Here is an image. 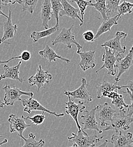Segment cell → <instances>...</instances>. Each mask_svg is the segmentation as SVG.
<instances>
[{"mask_svg":"<svg viewBox=\"0 0 133 147\" xmlns=\"http://www.w3.org/2000/svg\"><path fill=\"white\" fill-rule=\"evenodd\" d=\"M7 142H8L7 139H4L2 142L0 143V147H1L2 145H3L5 144H6L7 143Z\"/></svg>","mask_w":133,"mask_h":147,"instance_id":"obj_42","label":"cell"},{"mask_svg":"<svg viewBox=\"0 0 133 147\" xmlns=\"http://www.w3.org/2000/svg\"><path fill=\"white\" fill-rule=\"evenodd\" d=\"M11 16L12 13L11 10V5H9L8 18H7L6 21L3 23V36L1 37V38H0V44H1L2 43L10 44V43L6 42V40L13 38L16 36L17 32V25L13 24Z\"/></svg>","mask_w":133,"mask_h":147,"instance_id":"obj_14","label":"cell"},{"mask_svg":"<svg viewBox=\"0 0 133 147\" xmlns=\"http://www.w3.org/2000/svg\"><path fill=\"white\" fill-rule=\"evenodd\" d=\"M133 8V3H132L129 2L124 1L118 7L117 9V16L119 18L125 14H131L132 13V9Z\"/></svg>","mask_w":133,"mask_h":147,"instance_id":"obj_28","label":"cell"},{"mask_svg":"<svg viewBox=\"0 0 133 147\" xmlns=\"http://www.w3.org/2000/svg\"><path fill=\"white\" fill-rule=\"evenodd\" d=\"M105 48V52L103 55L102 61L104 62L103 66L96 71V73L101 71L103 69H106L108 70V75L115 76L116 75V62L121 58V55H117L115 56V53L108 47Z\"/></svg>","mask_w":133,"mask_h":147,"instance_id":"obj_5","label":"cell"},{"mask_svg":"<svg viewBox=\"0 0 133 147\" xmlns=\"http://www.w3.org/2000/svg\"><path fill=\"white\" fill-rule=\"evenodd\" d=\"M121 0H107L106 6L107 8V16H109L112 13L117 11L118 7ZM125 1V0H124Z\"/></svg>","mask_w":133,"mask_h":147,"instance_id":"obj_32","label":"cell"},{"mask_svg":"<svg viewBox=\"0 0 133 147\" xmlns=\"http://www.w3.org/2000/svg\"><path fill=\"white\" fill-rule=\"evenodd\" d=\"M96 114L101 122V126H108L109 123H107V121H112L113 118L117 110L113 109L107 102L104 104H99L96 105Z\"/></svg>","mask_w":133,"mask_h":147,"instance_id":"obj_11","label":"cell"},{"mask_svg":"<svg viewBox=\"0 0 133 147\" xmlns=\"http://www.w3.org/2000/svg\"><path fill=\"white\" fill-rule=\"evenodd\" d=\"M13 59H14V57H12L10 59L7 60V61H0V65H5V64H6L7 63H9V62H10L11 61H12Z\"/></svg>","mask_w":133,"mask_h":147,"instance_id":"obj_39","label":"cell"},{"mask_svg":"<svg viewBox=\"0 0 133 147\" xmlns=\"http://www.w3.org/2000/svg\"><path fill=\"white\" fill-rule=\"evenodd\" d=\"M2 136H1V135H0V138H2Z\"/></svg>","mask_w":133,"mask_h":147,"instance_id":"obj_46","label":"cell"},{"mask_svg":"<svg viewBox=\"0 0 133 147\" xmlns=\"http://www.w3.org/2000/svg\"><path fill=\"white\" fill-rule=\"evenodd\" d=\"M41 19L42 25L45 30L49 28L48 22L52 18V9L51 0H44L41 8Z\"/></svg>","mask_w":133,"mask_h":147,"instance_id":"obj_21","label":"cell"},{"mask_svg":"<svg viewBox=\"0 0 133 147\" xmlns=\"http://www.w3.org/2000/svg\"><path fill=\"white\" fill-rule=\"evenodd\" d=\"M52 79V75L49 73L48 71L43 70L41 66L38 65L36 73L28 79V82L30 84V86H36L38 92L40 88L44 87L45 84L48 85Z\"/></svg>","mask_w":133,"mask_h":147,"instance_id":"obj_7","label":"cell"},{"mask_svg":"<svg viewBox=\"0 0 133 147\" xmlns=\"http://www.w3.org/2000/svg\"><path fill=\"white\" fill-rule=\"evenodd\" d=\"M76 53L80 57V61L79 63V66L83 71H86L90 69H94L96 66V50L83 52H76Z\"/></svg>","mask_w":133,"mask_h":147,"instance_id":"obj_16","label":"cell"},{"mask_svg":"<svg viewBox=\"0 0 133 147\" xmlns=\"http://www.w3.org/2000/svg\"><path fill=\"white\" fill-rule=\"evenodd\" d=\"M109 143V141L108 140H105V142L103 143H102L101 144H100V146H97V147H107V144Z\"/></svg>","mask_w":133,"mask_h":147,"instance_id":"obj_40","label":"cell"},{"mask_svg":"<svg viewBox=\"0 0 133 147\" xmlns=\"http://www.w3.org/2000/svg\"><path fill=\"white\" fill-rule=\"evenodd\" d=\"M118 135L113 134L111 138V142L113 145V147H129L133 143V134L128 132L123 134L119 131Z\"/></svg>","mask_w":133,"mask_h":147,"instance_id":"obj_17","label":"cell"},{"mask_svg":"<svg viewBox=\"0 0 133 147\" xmlns=\"http://www.w3.org/2000/svg\"><path fill=\"white\" fill-rule=\"evenodd\" d=\"M68 101L65 102L66 105L65 109L66 113L72 117L76 123V127L78 129V131L81 130L82 127L79 125L78 121V115L80 113H82L86 109V107L84 105V104L81 101H79L78 104L75 103L73 100H72L71 97L69 96H68Z\"/></svg>","mask_w":133,"mask_h":147,"instance_id":"obj_10","label":"cell"},{"mask_svg":"<svg viewBox=\"0 0 133 147\" xmlns=\"http://www.w3.org/2000/svg\"><path fill=\"white\" fill-rule=\"evenodd\" d=\"M132 123L133 117L128 116L126 114V111L124 109H118L115 114L111 123L109 124L103 131L113 130L114 132L118 133L121 129L126 131L130 129V125Z\"/></svg>","mask_w":133,"mask_h":147,"instance_id":"obj_1","label":"cell"},{"mask_svg":"<svg viewBox=\"0 0 133 147\" xmlns=\"http://www.w3.org/2000/svg\"><path fill=\"white\" fill-rule=\"evenodd\" d=\"M73 27L74 24L71 26L70 28L68 29L63 28L60 33L52 41V45L54 46L57 44H63L66 45L68 49H71L72 45L75 44L77 48L76 52H81L82 47L76 41L75 36L72 31Z\"/></svg>","mask_w":133,"mask_h":147,"instance_id":"obj_4","label":"cell"},{"mask_svg":"<svg viewBox=\"0 0 133 147\" xmlns=\"http://www.w3.org/2000/svg\"><path fill=\"white\" fill-rule=\"evenodd\" d=\"M4 105H5V104H4V102H3L1 101V100L0 99V109H2V108H3Z\"/></svg>","mask_w":133,"mask_h":147,"instance_id":"obj_43","label":"cell"},{"mask_svg":"<svg viewBox=\"0 0 133 147\" xmlns=\"http://www.w3.org/2000/svg\"><path fill=\"white\" fill-rule=\"evenodd\" d=\"M38 54L42 57L47 59L49 63H51L52 62H53V61L54 62L56 61V59H61L62 61L66 62L68 63L70 62V59L58 55L55 52V51L52 48H51L48 45H47L45 46V48L43 50L39 51Z\"/></svg>","mask_w":133,"mask_h":147,"instance_id":"obj_22","label":"cell"},{"mask_svg":"<svg viewBox=\"0 0 133 147\" xmlns=\"http://www.w3.org/2000/svg\"><path fill=\"white\" fill-rule=\"evenodd\" d=\"M52 9V15L56 20V24L59 26V13L63 10L61 0H51Z\"/></svg>","mask_w":133,"mask_h":147,"instance_id":"obj_29","label":"cell"},{"mask_svg":"<svg viewBox=\"0 0 133 147\" xmlns=\"http://www.w3.org/2000/svg\"><path fill=\"white\" fill-rule=\"evenodd\" d=\"M31 57V53L29 51H24L21 53L20 55L18 56V57H14V59H20L22 60L23 61L27 62L30 59Z\"/></svg>","mask_w":133,"mask_h":147,"instance_id":"obj_36","label":"cell"},{"mask_svg":"<svg viewBox=\"0 0 133 147\" xmlns=\"http://www.w3.org/2000/svg\"><path fill=\"white\" fill-rule=\"evenodd\" d=\"M21 102L23 107H24L23 111L27 113L28 114H30L32 111H39L44 113L46 112L57 117H64L65 115L63 113L57 114L54 111L47 109L44 106H43L38 101L34 99L33 97H30V98L27 99H22Z\"/></svg>","mask_w":133,"mask_h":147,"instance_id":"obj_8","label":"cell"},{"mask_svg":"<svg viewBox=\"0 0 133 147\" xmlns=\"http://www.w3.org/2000/svg\"><path fill=\"white\" fill-rule=\"evenodd\" d=\"M22 64V61H19V63L15 66L9 67L7 65H3L4 72L0 75V81L5 79H10L16 80L22 83L24 82L23 78H20L19 76V70Z\"/></svg>","mask_w":133,"mask_h":147,"instance_id":"obj_19","label":"cell"},{"mask_svg":"<svg viewBox=\"0 0 133 147\" xmlns=\"http://www.w3.org/2000/svg\"><path fill=\"white\" fill-rule=\"evenodd\" d=\"M83 114L81 115L82 119L81 123L83 126V130L90 129L95 130L99 134H102L103 130L100 129L98 127V123L96 119V107H95L90 110H84Z\"/></svg>","mask_w":133,"mask_h":147,"instance_id":"obj_9","label":"cell"},{"mask_svg":"<svg viewBox=\"0 0 133 147\" xmlns=\"http://www.w3.org/2000/svg\"><path fill=\"white\" fill-rule=\"evenodd\" d=\"M3 90L5 91L4 104L6 106H13L17 101H21L22 96H34V93L32 92H25L16 87H11L7 84L3 88Z\"/></svg>","mask_w":133,"mask_h":147,"instance_id":"obj_3","label":"cell"},{"mask_svg":"<svg viewBox=\"0 0 133 147\" xmlns=\"http://www.w3.org/2000/svg\"><path fill=\"white\" fill-rule=\"evenodd\" d=\"M129 147H133V143H132V144H131V145H130V146Z\"/></svg>","mask_w":133,"mask_h":147,"instance_id":"obj_45","label":"cell"},{"mask_svg":"<svg viewBox=\"0 0 133 147\" xmlns=\"http://www.w3.org/2000/svg\"><path fill=\"white\" fill-rule=\"evenodd\" d=\"M71 137H68V140L70 143L76 144L78 147H94L96 144L100 142L104 138L103 136L98 137L96 135L88 136L83 129L78 131V134H72Z\"/></svg>","mask_w":133,"mask_h":147,"instance_id":"obj_2","label":"cell"},{"mask_svg":"<svg viewBox=\"0 0 133 147\" xmlns=\"http://www.w3.org/2000/svg\"><path fill=\"white\" fill-rule=\"evenodd\" d=\"M95 1H96H96H97V0H95Z\"/></svg>","mask_w":133,"mask_h":147,"instance_id":"obj_47","label":"cell"},{"mask_svg":"<svg viewBox=\"0 0 133 147\" xmlns=\"http://www.w3.org/2000/svg\"><path fill=\"white\" fill-rule=\"evenodd\" d=\"M61 3L62 5L63 10L59 12V16H67L73 19V20H76L77 19L80 22V26H82L83 24V21L78 15V13L80 12L79 9L75 8L66 0H61Z\"/></svg>","mask_w":133,"mask_h":147,"instance_id":"obj_20","label":"cell"},{"mask_svg":"<svg viewBox=\"0 0 133 147\" xmlns=\"http://www.w3.org/2000/svg\"><path fill=\"white\" fill-rule=\"evenodd\" d=\"M26 118L23 115L19 117L16 114H10L8 122L10 123V132L14 133L17 132L18 135H23L24 130L31 126V124L26 123Z\"/></svg>","mask_w":133,"mask_h":147,"instance_id":"obj_12","label":"cell"},{"mask_svg":"<svg viewBox=\"0 0 133 147\" xmlns=\"http://www.w3.org/2000/svg\"><path fill=\"white\" fill-rule=\"evenodd\" d=\"M22 11H27L32 14L38 2V0H22Z\"/></svg>","mask_w":133,"mask_h":147,"instance_id":"obj_30","label":"cell"},{"mask_svg":"<svg viewBox=\"0 0 133 147\" xmlns=\"http://www.w3.org/2000/svg\"><path fill=\"white\" fill-rule=\"evenodd\" d=\"M118 19L119 17L117 15L112 18L108 19L106 21H103L95 35V40H96L101 35L107 32H111V28L114 25H117L118 24Z\"/></svg>","mask_w":133,"mask_h":147,"instance_id":"obj_23","label":"cell"},{"mask_svg":"<svg viewBox=\"0 0 133 147\" xmlns=\"http://www.w3.org/2000/svg\"><path fill=\"white\" fill-rule=\"evenodd\" d=\"M121 88H128L129 90L132 92L133 95V79L129 80L126 86H121Z\"/></svg>","mask_w":133,"mask_h":147,"instance_id":"obj_38","label":"cell"},{"mask_svg":"<svg viewBox=\"0 0 133 147\" xmlns=\"http://www.w3.org/2000/svg\"><path fill=\"white\" fill-rule=\"evenodd\" d=\"M72 2H75L78 5L80 13L81 15V18L83 21H84V16L85 14L86 10L88 6H90V4L92 3L91 0L90 1H85V0H70Z\"/></svg>","mask_w":133,"mask_h":147,"instance_id":"obj_31","label":"cell"},{"mask_svg":"<svg viewBox=\"0 0 133 147\" xmlns=\"http://www.w3.org/2000/svg\"><path fill=\"white\" fill-rule=\"evenodd\" d=\"M126 92H123V93H128L130 97V99L131 101V104L130 105H128V107L127 108L128 110L126 111V114L129 116L132 117V115H133V95L132 93V92H130L128 88H126Z\"/></svg>","mask_w":133,"mask_h":147,"instance_id":"obj_34","label":"cell"},{"mask_svg":"<svg viewBox=\"0 0 133 147\" xmlns=\"http://www.w3.org/2000/svg\"><path fill=\"white\" fill-rule=\"evenodd\" d=\"M116 65V67L118 69V73L115 78L114 80L118 83L120 80L121 75L128 71L130 68L133 66V45L128 55L123 58H120Z\"/></svg>","mask_w":133,"mask_h":147,"instance_id":"obj_15","label":"cell"},{"mask_svg":"<svg viewBox=\"0 0 133 147\" xmlns=\"http://www.w3.org/2000/svg\"><path fill=\"white\" fill-rule=\"evenodd\" d=\"M18 136L24 142V144L21 147H43L45 144V141L43 139L38 141L36 140V136L32 133L28 135V138H25L23 135Z\"/></svg>","mask_w":133,"mask_h":147,"instance_id":"obj_26","label":"cell"},{"mask_svg":"<svg viewBox=\"0 0 133 147\" xmlns=\"http://www.w3.org/2000/svg\"><path fill=\"white\" fill-rule=\"evenodd\" d=\"M16 3L22 4V0H0V6H7L8 5H15Z\"/></svg>","mask_w":133,"mask_h":147,"instance_id":"obj_37","label":"cell"},{"mask_svg":"<svg viewBox=\"0 0 133 147\" xmlns=\"http://www.w3.org/2000/svg\"><path fill=\"white\" fill-rule=\"evenodd\" d=\"M77 147V146H76V144H74L72 147Z\"/></svg>","mask_w":133,"mask_h":147,"instance_id":"obj_44","label":"cell"},{"mask_svg":"<svg viewBox=\"0 0 133 147\" xmlns=\"http://www.w3.org/2000/svg\"><path fill=\"white\" fill-rule=\"evenodd\" d=\"M95 36L94 32L91 30L84 32L82 35L84 42H94Z\"/></svg>","mask_w":133,"mask_h":147,"instance_id":"obj_35","label":"cell"},{"mask_svg":"<svg viewBox=\"0 0 133 147\" xmlns=\"http://www.w3.org/2000/svg\"><path fill=\"white\" fill-rule=\"evenodd\" d=\"M107 98L112 99V104L118 109H124V108H127L128 107V105L124 101V96L121 94H119L117 91L111 92Z\"/></svg>","mask_w":133,"mask_h":147,"instance_id":"obj_25","label":"cell"},{"mask_svg":"<svg viewBox=\"0 0 133 147\" xmlns=\"http://www.w3.org/2000/svg\"><path fill=\"white\" fill-rule=\"evenodd\" d=\"M88 86L87 84V80L85 78H82L81 80L80 86L76 90L70 92L65 91L64 94L66 96H69L72 100H79L84 104L89 103L92 101V97L91 94L88 91L86 86Z\"/></svg>","mask_w":133,"mask_h":147,"instance_id":"obj_6","label":"cell"},{"mask_svg":"<svg viewBox=\"0 0 133 147\" xmlns=\"http://www.w3.org/2000/svg\"><path fill=\"white\" fill-rule=\"evenodd\" d=\"M59 26L56 25L55 26L51 28L45 30L43 31H40V32L34 31L31 34L30 37L32 38L34 42H36L40 39L43 38L44 37L50 36L51 35H53L54 33H55L56 32H57V31L59 30Z\"/></svg>","mask_w":133,"mask_h":147,"instance_id":"obj_24","label":"cell"},{"mask_svg":"<svg viewBox=\"0 0 133 147\" xmlns=\"http://www.w3.org/2000/svg\"><path fill=\"white\" fill-rule=\"evenodd\" d=\"M2 16L5 17L6 19L8 18V16H6L5 14H4V13L2 12V10H1V7H0V16Z\"/></svg>","mask_w":133,"mask_h":147,"instance_id":"obj_41","label":"cell"},{"mask_svg":"<svg viewBox=\"0 0 133 147\" xmlns=\"http://www.w3.org/2000/svg\"><path fill=\"white\" fill-rule=\"evenodd\" d=\"M0 125H1V124H0Z\"/></svg>","mask_w":133,"mask_h":147,"instance_id":"obj_48","label":"cell"},{"mask_svg":"<svg viewBox=\"0 0 133 147\" xmlns=\"http://www.w3.org/2000/svg\"><path fill=\"white\" fill-rule=\"evenodd\" d=\"M97 98L100 99L104 97H107L111 92L121 90V86L117 85V83H111L103 81L96 87Z\"/></svg>","mask_w":133,"mask_h":147,"instance_id":"obj_18","label":"cell"},{"mask_svg":"<svg viewBox=\"0 0 133 147\" xmlns=\"http://www.w3.org/2000/svg\"><path fill=\"white\" fill-rule=\"evenodd\" d=\"M107 0H97L95 3H91L90 6H92L99 11L102 16L103 21H106L108 19L107 16V8L106 6Z\"/></svg>","mask_w":133,"mask_h":147,"instance_id":"obj_27","label":"cell"},{"mask_svg":"<svg viewBox=\"0 0 133 147\" xmlns=\"http://www.w3.org/2000/svg\"><path fill=\"white\" fill-rule=\"evenodd\" d=\"M26 119H29L30 120L32 123L36 126H38L41 125L44 121V120L46 118L45 115H44V112H43L41 114H36L34 115L32 117H26Z\"/></svg>","mask_w":133,"mask_h":147,"instance_id":"obj_33","label":"cell"},{"mask_svg":"<svg viewBox=\"0 0 133 147\" xmlns=\"http://www.w3.org/2000/svg\"><path fill=\"white\" fill-rule=\"evenodd\" d=\"M127 35H128L124 32L117 31L114 38L105 42L101 46L102 47H108L114 52L117 53V55H121L125 53L126 49V46L123 47L121 46V38H125Z\"/></svg>","mask_w":133,"mask_h":147,"instance_id":"obj_13","label":"cell"}]
</instances>
